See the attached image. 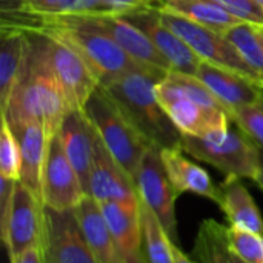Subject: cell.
<instances>
[{
  "mask_svg": "<svg viewBox=\"0 0 263 263\" xmlns=\"http://www.w3.org/2000/svg\"><path fill=\"white\" fill-rule=\"evenodd\" d=\"M28 35L31 40L28 62L2 116L9 125L39 122L51 137L59 133L71 108L49 65L43 35L31 32Z\"/></svg>",
  "mask_w": 263,
  "mask_h": 263,
  "instance_id": "obj_1",
  "label": "cell"
},
{
  "mask_svg": "<svg viewBox=\"0 0 263 263\" xmlns=\"http://www.w3.org/2000/svg\"><path fill=\"white\" fill-rule=\"evenodd\" d=\"M156 97L183 136L205 137L230 129L233 122L223 103L191 74L170 71L156 85Z\"/></svg>",
  "mask_w": 263,
  "mask_h": 263,
  "instance_id": "obj_2",
  "label": "cell"
},
{
  "mask_svg": "<svg viewBox=\"0 0 263 263\" xmlns=\"http://www.w3.org/2000/svg\"><path fill=\"white\" fill-rule=\"evenodd\" d=\"M165 76L148 71H131L100 86L149 145L160 149L182 148L183 134L176 128L156 97V85Z\"/></svg>",
  "mask_w": 263,
  "mask_h": 263,
  "instance_id": "obj_3",
  "label": "cell"
},
{
  "mask_svg": "<svg viewBox=\"0 0 263 263\" xmlns=\"http://www.w3.org/2000/svg\"><path fill=\"white\" fill-rule=\"evenodd\" d=\"M32 34H54L66 40L86 60L100 85L117 79L131 71H148L168 74V71L145 66L136 62L119 43L102 28L94 25L85 15H55L43 18Z\"/></svg>",
  "mask_w": 263,
  "mask_h": 263,
  "instance_id": "obj_4",
  "label": "cell"
},
{
  "mask_svg": "<svg viewBox=\"0 0 263 263\" xmlns=\"http://www.w3.org/2000/svg\"><path fill=\"white\" fill-rule=\"evenodd\" d=\"M83 111L94 125L108 151L136 180L139 165L148 148L153 145H149L146 139L134 128L123 111L102 86H99L89 97Z\"/></svg>",
  "mask_w": 263,
  "mask_h": 263,
  "instance_id": "obj_5",
  "label": "cell"
},
{
  "mask_svg": "<svg viewBox=\"0 0 263 263\" xmlns=\"http://www.w3.org/2000/svg\"><path fill=\"white\" fill-rule=\"evenodd\" d=\"M182 149L213 165L225 177L236 176L256 182L259 176V146L239 128L211 133L205 137L183 136Z\"/></svg>",
  "mask_w": 263,
  "mask_h": 263,
  "instance_id": "obj_6",
  "label": "cell"
},
{
  "mask_svg": "<svg viewBox=\"0 0 263 263\" xmlns=\"http://www.w3.org/2000/svg\"><path fill=\"white\" fill-rule=\"evenodd\" d=\"M43 263H99L74 210L43 208Z\"/></svg>",
  "mask_w": 263,
  "mask_h": 263,
  "instance_id": "obj_7",
  "label": "cell"
},
{
  "mask_svg": "<svg viewBox=\"0 0 263 263\" xmlns=\"http://www.w3.org/2000/svg\"><path fill=\"white\" fill-rule=\"evenodd\" d=\"M157 9L162 22L168 28H171L180 39H183L202 60L240 72L263 86L260 77L248 66V63L237 52V49L222 34L206 26H202L171 9L162 6H157Z\"/></svg>",
  "mask_w": 263,
  "mask_h": 263,
  "instance_id": "obj_8",
  "label": "cell"
},
{
  "mask_svg": "<svg viewBox=\"0 0 263 263\" xmlns=\"http://www.w3.org/2000/svg\"><path fill=\"white\" fill-rule=\"evenodd\" d=\"M32 34V32H31ZM52 72L71 109H83L100 86V79L66 40L54 34H42Z\"/></svg>",
  "mask_w": 263,
  "mask_h": 263,
  "instance_id": "obj_9",
  "label": "cell"
},
{
  "mask_svg": "<svg viewBox=\"0 0 263 263\" xmlns=\"http://www.w3.org/2000/svg\"><path fill=\"white\" fill-rule=\"evenodd\" d=\"M136 186L139 199L154 213L170 239L177 243L179 233L176 202L180 194L176 191L166 174L160 148L149 146L145 153L136 174Z\"/></svg>",
  "mask_w": 263,
  "mask_h": 263,
  "instance_id": "obj_10",
  "label": "cell"
},
{
  "mask_svg": "<svg viewBox=\"0 0 263 263\" xmlns=\"http://www.w3.org/2000/svg\"><path fill=\"white\" fill-rule=\"evenodd\" d=\"M43 208L45 205L40 196L17 180L9 217L0 228L2 240L6 247L9 260L28 250L40 248L43 231Z\"/></svg>",
  "mask_w": 263,
  "mask_h": 263,
  "instance_id": "obj_11",
  "label": "cell"
},
{
  "mask_svg": "<svg viewBox=\"0 0 263 263\" xmlns=\"http://www.w3.org/2000/svg\"><path fill=\"white\" fill-rule=\"evenodd\" d=\"M40 197L45 206L74 210L86 197L79 174L68 160L59 133L48 140L40 179Z\"/></svg>",
  "mask_w": 263,
  "mask_h": 263,
  "instance_id": "obj_12",
  "label": "cell"
},
{
  "mask_svg": "<svg viewBox=\"0 0 263 263\" xmlns=\"http://www.w3.org/2000/svg\"><path fill=\"white\" fill-rule=\"evenodd\" d=\"M88 196L99 205L106 202H128L139 199L136 180L108 151L97 131L94 139V162Z\"/></svg>",
  "mask_w": 263,
  "mask_h": 263,
  "instance_id": "obj_13",
  "label": "cell"
},
{
  "mask_svg": "<svg viewBox=\"0 0 263 263\" xmlns=\"http://www.w3.org/2000/svg\"><path fill=\"white\" fill-rule=\"evenodd\" d=\"M125 18L149 37L154 46L170 62L173 71L196 76L202 59L190 48V45L183 39H180L171 28H168L162 22L157 6L137 11L126 15Z\"/></svg>",
  "mask_w": 263,
  "mask_h": 263,
  "instance_id": "obj_14",
  "label": "cell"
},
{
  "mask_svg": "<svg viewBox=\"0 0 263 263\" xmlns=\"http://www.w3.org/2000/svg\"><path fill=\"white\" fill-rule=\"evenodd\" d=\"M196 77H199L223 103L231 117L237 109L254 105L263 97V86L256 80L205 60L200 62Z\"/></svg>",
  "mask_w": 263,
  "mask_h": 263,
  "instance_id": "obj_15",
  "label": "cell"
},
{
  "mask_svg": "<svg viewBox=\"0 0 263 263\" xmlns=\"http://www.w3.org/2000/svg\"><path fill=\"white\" fill-rule=\"evenodd\" d=\"M108 228L126 263H148L143 243L140 199L100 205Z\"/></svg>",
  "mask_w": 263,
  "mask_h": 263,
  "instance_id": "obj_16",
  "label": "cell"
},
{
  "mask_svg": "<svg viewBox=\"0 0 263 263\" xmlns=\"http://www.w3.org/2000/svg\"><path fill=\"white\" fill-rule=\"evenodd\" d=\"M59 136L65 154L79 174V179L88 196L89 177L94 162L96 128L83 109H69L60 125Z\"/></svg>",
  "mask_w": 263,
  "mask_h": 263,
  "instance_id": "obj_17",
  "label": "cell"
},
{
  "mask_svg": "<svg viewBox=\"0 0 263 263\" xmlns=\"http://www.w3.org/2000/svg\"><path fill=\"white\" fill-rule=\"evenodd\" d=\"M88 17L94 25L102 28L105 32H108L122 49H125L136 62L162 69V71H173L170 62L163 57V54L154 46V43L149 40V37L139 29L136 25L128 22L125 17H114V15H99V17Z\"/></svg>",
  "mask_w": 263,
  "mask_h": 263,
  "instance_id": "obj_18",
  "label": "cell"
},
{
  "mask_svg": "<svg viewBox=\"0 0 263 263\" xmlns=\"http://www.w3.org/2000/svg\"><path fill=\"white\" fill-rule=\"evenodd\" d=\"M9 126L20 148L18 180L31 191H34L37 196H40V179L49 136L45 126L39 122H25Z\"/></svg>",
  "mask_w": 263,
  "mask_h": 263,
  "instance_id": "obj_19",
  "label": "cell"
},
{
  "mask_svg": "<svg viewBox=\"0 0 263 263\" xmlns=\"http://www.w3.org/2000/svg\"><path fill=\"white\" fill-rule=\"evenodd\" d=\"M242 180L236 176L225 177L219 185L217 205L223 211L230 227L263 234L262 213Z\"/></svg>",
  "mask_w": 263,
  "mask_h": 263,
  "instance_id": "obj_20",
  "label": "cell"
},
{
  "mask_svg": "<svg viewBox=\"0 0 263 263\" xmlns=\"http://www.w3.org/2000/svg\"><path fill=\"white\" fill-rule=\"evenodd\" d=\"M182 148L160 149V156L166 170V174L179 194L193 193L200 197L219 202V185H216L211 176L197 163L185 157Z\"/></svg>",
  "mask_w": 263,
  "mask_h": 263,
  "instance_id": "obj_21",
  "label": "cell"
},
{
  "mask_svg": "<svg viewBox=\"0 0 263 263\" xmlns=\"http://www.w3.org/2000/svg\"><path fill=\"white\" fill-rule=\"evenodd\" d=\"M29 49L28 32L0 26V111L6 108L11 92L25 71Z\"/></svg>",
  "mask_w": 263,
  "mask_h": 263,
  "instance_id": "obj_22",
  "label": "cell"
},
{
  "mask_svg": "<svg viewBox=\"0 0 263 263\" xmlns=\"http://www.w3.org/2000/svg\"><path fill=\"white\" fill-rule=\"evenodd\" d=\"M82 230L99 263H126L102 213L100 205L86 196L76 208Z\"/></svg>",
  "mask_w": 263,
  "mask_h": 263,
  "instance_id": "obj_23",
  "label": "cell"
},
{
  "mask_svg": "<svg viewBox=\"0 0 263 263\" xmlns=\"http://www.w3.org/2000/svg\"><path fill=\"white\" fill-rule=\"evenodd\" d=\"M71 0H0V26L31 32L48 17L66 15Z\"/></svg>",
  "mask_w": 263,
  "mask_h": 263,
  "instance_id": "obj_24",
  "label": "cell"
},
{
  "mask_svg": "<svg viewBox=\"0 0 263 263\" xmlns=\"http://www.w3.org/2000/svg\"><path fill=\"white\" fill-rule=\"evenodd\" d=\"M156 6L171 9L222 35L230 28L245 22L237 15L231 14L223 6L210 0H157Z\"/></svg>",
  "mask_w": 263,
  "mask_h": 263,
  "instance_id": "obj_25",
  "label": "cell"
},
{
  "mask_svg": "<svg viewBox=\"0 0 263 263\" xmlns=\"http://www.w3.org/2000/svg\"><path fill=\"white\" fill-rule=\"evenodd\" d=\"M193 259L196 263H245L230 247L228 227L214 219H206L200 223Z\"/></svg>",
  "mask_w": 263,
  "mask_h": 263,
  "instance_id": "obj_26",
  "label": "cell"
},
{
  "mask_svg": "<svg viewBox=\"0 0 263 263\" xmlns=\"http://www.w3.org/2000/svg\"><path fill=\"white\" fill-rule=\"evenodd\" d=\"M143 243L148 263H173V240L166 234L165 228L154 216V213L140 200Z\"/></svg>",
  "mask_w": 263,
  "mask_h": 263,
  "instance_id": "obj_27",
  "label": "cell"
},
{
  "mask_svg": "<svg viewBox=\"0 0 263 263\" xmlns=\"http://www.w3.org/2000/svg\"><path fill=\"white\" fill-rule=\"evenodd\" d=\"M223 37L237 49L240 57L263 82V45L256 32L254 23L242 22L230 28Z\"/></svg>",
  "mask_w": 263,
  "mask_h": 263,
  "instance_id": "obj_28",
  "label": "cell"
},
{
  "mask_svg": "<svg viewBox=\"0 0 263 263\" xmlns=\"http://www.w3.org/2000/svg\"><path fill=\"white\" fill-rule=\"evenodd\" d=\"M0 177L11 180H18L20 177V148L3 116L0 128Z\"/></svg>",
  "mask_w": 263,
  "mask_h": 263,
  "instance_id": "obj_29",
  "label": "cell"
},
{
  "mask_svg": "<svg viewBox=\"0 0 263 263\" xmlns=\"http://www.w3.org/2000/svg\"><path fill=\"white\" fill-rule=\"evenodd\" d=\"M228 242L245 263H263V234L228 227Z\"/></svg>",
  "mask_w": 263,
  "mask_h": 263,
  "instance_id": "obj_30",
  "label": "cell"
},
{
  "mask_svg": "<svg viewBox=\"0 0 263 263\" xmlns=\"http://www.w3.org/2000/svg\"><path fill=\"white\" fill-rule=\"evenodd\" d=\"M231 120L242 129L257 146L263 148V97L254 105L237 109Z\"/></svg>",
  "mask_w": 263,
  "mask_h": 263,
  "instance_id": "obj_31",
  "label": "cell"
},
{
  "mask_svg": "<svg viewBox=\"0 0 263 263\" xmlns=\"http://www.w3.org/2000/svg\"><path fill=\"white\" fill-rule=\"evenodd\" d=\"M157 5V0H97L96 14L89 17L99 15H114V17H126L137 11L153 8Z\"/></svg>",
  "mask_w": 263,
  "mask_h": 263,
  "instance_id": "obj_32",
  "label": "cell"
},
{
  "mask_svg": "<svg viewBox=\"0 0 263 263\" xmlns=\"http://www.w3.org/2000/svg\"><path fill=\"white\" fill-rule=\"evenodd\" d=\"M210 2L223 6L231 14L237 15L245 22L263 25V6L259 5L256 0H210Z\"/></svg>",
  "mask_w": 263,
  "mask_h": 263,
  "instance_id": "obj_33",
  "label": "cell"
},
{
  "mask_svg": "<svg viewBox=\"0 0 263 263\" xmlns=\"http://www.w3.org/2000/svg\"><path fill=\"white\" fill-rule=\"evenodd\" d=\"M11 263H43L42 259V253H40V248H32V250H28L25 251L23 254L14 257L12 260H9Z\"/></svg>",
  "mask_w": 263,
  "mask_h": 263,
  "instance_id": "obj_34",
  "label": "cell"
},
{
  "mask_svg": "<svg viewBox=\"0 0 263 263\" xmlns=\"http://www.w3.org/2000/svg\"><path fill=\"white\" fill-rule=\"evenodd\" d=\"M171 250H173V263H196L194 259H191L190 256H186L176 242H173L171 245Z\"/></svg>",
  "mask_w": 263,
  "mask_h": 263,
  "instance_id": "obj_35",
  "label": "cell"
},
{
  "mask_svg": "<svg viewBox=\"0 0 263 263\" xmlns=\"http://www.w3.org/2000/svg\"><path fill=\"white\" fill-rule=\"evenodd\" d=\"M256 183L263 191V148H260V146H259V176L256 179Z\"/></svg>",
  "mask_w": 263,
  "mask_h": 263,
  "instance_id": "obj_36",
  "label": "cell"
},
{
  "mask_svg": "<svg viewBox=\"0 0 263 263\" xmlns=\"http://www.w3.org/2000/svg\"><path fill=\"white\" fill-rule=\"evenodd\" d=\"M254 28H256V32H257V35H259V39H260L263 45V25H256L254 23Z\"/></svg>",
  "mask_w": 263,
  "mask_h": 263,
  "instance_id": "obj_37",
  "label": "cell"
},
{
  "mask_svg": "<svg viewBox=\"0 0 263 263\" xmlns=\"http://www.w3.org/2000/svg\"><path fill=\"white\" fill-rule=\"evenodd\" d=\"M256 2H257L259 5H262V6H263V0H256Z\"/></svg>",
  "mask_w": 263,
  "mask_h": 263,
  "instance_id": "obj_38",
  "label": "cell"
}]
</instances>
